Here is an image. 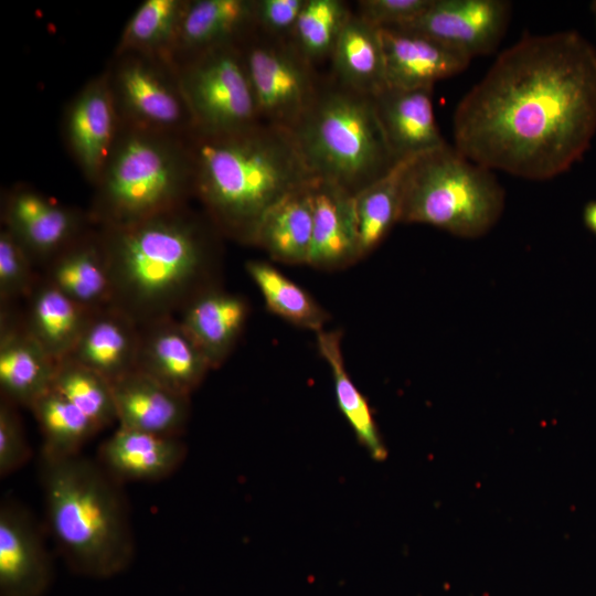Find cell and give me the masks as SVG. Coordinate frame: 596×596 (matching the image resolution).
<instances>
[{"instance_id": "5", "label": "cell", "mask_w": 596, "mask_h": 596, "mask_svg": "<svg viewBox=\"0 0 596 596\" xmlns=\"http://www.w3.org/2000/svg\"><path fill=\"white\" fill-rule=\"evenodd\" d=\"M94 185L88 215L98 227L139 222L187 206L193 172L184 137L119 125Z\"/></svg>"}, {"instance_id": "32", "label": "cell", "mask_w": 596, "mask_h": 596, "mask_svg": "<svg viewBox=\"0 0 596 596\" xmlns=\"http://www.w3.org/2000/svg\"><path fill=\"white\" fill-rule=\"evenodd\" d=\"M185 0H145L123 29L115 55L138 53L172 61Z\"/></svg>"}, {"instance_id": "22", "label": "cell", "mask_w": 596, "mask_h": 596, "mask_svg": "<svg viewBox=\"0 0 596 596\" xmlns=\"http://www.w3.org/2000/svg\"><path fill=\"white\" fill-rule=\"evenodd\" d=\"M313 203L312 238L308 264L317 268H340L362 257L353 195L321 179L311 181Z\"/></svg>"}, {"instance_id": "24", "label": "cell", "mask_w": 596, "mask_h": 596, "mask_svg": "<svg viewBox=\"0 0 596 596\" xmlns=\"http://www.w3.org/2000/svg\"><path fill=\"white\" fill-rule=\"evenodd\" d=\"M42 277L91 311L110 306V283L98 228L93 225L44 267Z\"/></svg>"}, {"instance_id": "11", "label": "cell", "mask_w": 596, "mask_h": 596, "mask_svg": "<svg viewBox=\"0 0 596 596\" xmlns=\"http://www.w3.org/2000/svg\"><path fill=\"white\" fill-rule=\"evenodd\" d=\"M2 226L44 267L93 223L88 212L64 205L29 185H17L2 199Z\"/></svg>"}, {"instance_id": "20", "label": "cell", "mask_w": 596, "mask_h": 596, "mask_svg": "<svg viewBox=\"0 0 596 596\" xmlns=\"http://www.w3.org/2000/svg\"><path fill=\"white\" fill-rule=\"evenodd\" d=\"M178 436L119 427L99 446V465L119 483L159 481L171 476L187 457Z\"/></svg>"}, {"instance_id": "12", "label": "cell", "mask_w": 596, "mask_h": 596, "mask_svg": "<svg viewBox=\"0 0 596 596\" xmlns=\"http://www.w3.org/2000/svg\"><path fill=\"white\" fill-rule=\"evenodd\" d=\"M507 0H433L408 28L422 32L469 60L493 53L511 17Z\"/></svg>"}, {"instance_id": "40", "label": "cell", "mask_w": 596, "mask_h": 596, "mask_svg": "<svg viewBox=\"0 0 596 596\" xmlns=\"http://www.w3.org/2000/svg\"><path fill=\"white\" fill-rule=\"evenodd\" d=\"M582 216L586 228L596 236V200L585 204Z\"/></svg>"}, {"instance_id": "29", "label": "cell", "mask_w": 596, "mask_h": 596, "mask_svg": "<svg viewBox=\"0 0 596 596\" xmlns=\"http://www.w3.org/2000/svg\"><path fill=\"white\" fill-rule=\"evenodd\" d=\"M318 350L333 379L337 404L360 444L376 460L386 457V449L368 401L349 376L341 348L340 331L316 332Z\"/></svg>"}, {"instance_id": "34", "label": "cell", "mask_w": 596, "mask_h": 596, "mask_svg": "<svg viewBox=\"0 0 596 596\" xmlns=\"http://www.w3.org/2000/svg\"><path fill=\"white\" fill-rule=\"evenodd\" d=\"M351 14L345 1L306 0L289 40L315 66L323 60H330Z\"/></svg>"}, {"instance_id": "38", "label": "cell", "mask_w": 596, "mask_h": 596, "mask_svg": "<svg viewBox=\"0 0 596 596\" xmlns=\"http://www.w3.org/2000/svg\"><path fill=\"white\" fill-rule=\"evenodd\" d=\"M433 0H361L358 14L377 29H404L413 24Z\"/></svg>"}, {"instance_id": "8", "label": "cell", "mask_w": 596, "mask_h": 596, "mask_svg": "<svg viewBox=\"0 0 596 596\" xmlns=\"http://www.w3.org/2000/svg\"><path fill=\"white\" fill-rule=\"evenodd\" d=\"M174 64L194 130L221 134L260 121L243 43L216 46Z\"/></svg>"}, {"instance_id": "13", "label": "cell", "mask_w": 596, "mask_h": 596, "mask_svg": "<svg viewBox=\"0 0 596 596\" xmlns=\"http://www.w3.org/2000/svg\"><path fill=\"white\" fill-rule=\"evenodd\" d=\"M63 121L67 148L86 180L94 184L119 129L106 70L77 92L66 108Z\"/></svg>"}, {"instance_id": "39", "label": "cell", "mask_w": 596, "mask_h": 596, "mask_svg": "<svg viewBox=\"0 0 596 596\" xmlns=\"http://www.w3.org/2000/svg\"><path fill=\"white\" fill-rule=\"evenodd\" d=\"M306 0H255L256 28L263 33L289 39Z\"/></svg>"}, {"instance_id": "3", "label": "cell", "mask_w": 596, "mask_h": 596, "mask_svg": "<svg viewBox=\"0 0 596 596\" xmlns=\"http://www.w3.org/2000/svg\"><path fill=\"white\" fill-rule=\"evenodd\" d=\"M110 306L139 327L174 317L210 284L212 245L187 206L139 222L98 227Z\"/></svg>"}, {"instance_id": "1", "label": "cell", "mask_w": 596, "mask_h": 596, "mask_svg": "<svg viewBox=\"0 0 596 596\" xmlns=\"http://www.w3.org/2000/svg\"><path fill=\"white\" fill-rule=\"evenodd\" d=\"M454 147L535 181L566 172L596 134V47L574 30L525 35L458 103Z\"/></svg>"}, {"instance_id": "4", "label": "cell", "mask_w": 596, "mask_h": 596, "mask_svg": "<svg viewBox=\"0 0 596 596\" xmlns=\"http://www.w3.org/2000/svg\"><path fill=\"white\" fill-rule=\"evenodd\" d=\"M40 461L47 529L67 564L92 577L124 571L135 541L121 483L81 454Z\"/></svg>"}, {"instance_id": "30", "label": "cell", "mask_w": 596, "mask_h": 596, "mask_svg": "<svg viewBox=\"0 0 596 596\" xmlns=\"http://www.w3.org/2000/svg\"><path fill=\"white\" fill-rule=\"evenodd\" d=\"M409 160L397 161L386 174L353 196L362 257L372 252L398 223L403 180Z\"/></svg>"}, {"instance_id": "28", "label": "cell", "mask_w": 596, "mask_h": 596, "mask_svg": "<svg viewBox=\"0 0 596 596\" xmlns=\"http://www.w3.org/2000/svg\"><path fill=\"white\" fill-rule=\"evenodd\" d=\"M332 79L374 96L387 86L380 30L355 12L347 21L330 57Z\"/></svg>"}, {"instance_id": "10", "label": "cell", "mask_w": 596, "mask_h": 596, "mask_svg": "<svg viewBox=\"0 0 596 596\" xmlns=\"http://www.w3.org/2000/svg\"><path fill=\"white\" fill-rule=\"evenodd\" d=\"M259 120L290 132L313 103L321 82L289 39L253 33L243 42Z\"/></svg>"}, {"instance_id": "23", "label": "cell", "mask_w": 596, "mask_h": 596, "mask_svg": "<svg viewBox=\"0 0 596 596\" xmlns=\"http://www.w3.org/2000/svg\"><path fill=\"white\" fill-rule=\"evenodd\" d=\"M140 327L109 306L93 312L67 358L110 383L136 370Z\"/></svg>"}, {"instance_id": "35", "label": "cell", "mask_w": 596, "mask_h": 596, "mask_svg": "<svg viewBox=\"0 0 596 596\" xmlns=\"http://www.w3.org/2000/svg\"><path fill=\"white\" fill-rule=\"evenodd\" d=\"M52 389L63 395L100 429L117 422L111 383L72 360L57 362Z\"/></svg>"}, {"instance_id": "25", "label": "cell", "mask_w": 596, "mask_h": 596, "mask_svg": "<svg viewBox=\"0 0 596 596\" xmlns=\"http://www.w3.org/2000/svg\"><path fill=\"white\" fill-rule=\"evenodd\" d=\"M179 313V321L199 345L211 369H216L234 349L248 308L242 297L213 286L196 295Z\"/></svg>"}, {"instance_id": "27", "label": "cell", "mask_w": 596, "mask_h": 596, "mask_svg": "<svg viewBox=\"0 0 596 596\" xmlns=\"http://www.w3.org/2000/svg\"><path fill=\"white\" fill-rule=\"evenodd\" d=\"M311 181L275 203L262 217L253 243L274 259L286 264H308L313 203Z\"/></svg>"}, {"instance_id": "37", "label": "cell", "mask_w": 596, "mask_h": 596, "mask_svg": "<svg viewBox=\"0 0 596 596\" xmlns=\"http://www.w3.org/2000/svg\"><path fill=\"white\" fill-rule=\"evenodd\" d=\"M31 457L17 406L0 400V476L4 478L22 468Z\"/></svg>"}, {"instance_id": "6", "label": "cell", "mask_w": 596, "mask_h": 596, "mask_svg": "<svg viewBox=\"0 0 596 596\" xmlns=\"http://www.w3.org/2000/svg\"><path fill=\"white\" fill-rule=\"evenodd\" d=\"M315 179L351 195L379 180L395 164L373 96L321 82L308 111L290 131Z\"/></svg>"}, {"instance_id": "9", "label": "cell", "mask_w": 596, "mask_h": 596, "mask_svg": "<svg viewBox=\"0 0 596 596\" xmlns=\"http://www.w3.org/2000/svg\"><path fill=\"white\" fill-rule=\"evenodd\" d=\"M106 71L119 125L180 137L193 129L173 62L125 53Z\"/></svg>"}, {"instance_id": "33", "label": "cell", "mask_w": 596, "mask_h": 596, "mask_svg": "<svg viewBox=\"0 0 596 596\" xmlns=\"http://www.w3.org/2000/svg\"><path fill=\"white\" fill-rule=\"evenodd\" d=\"M245 268L273 313L298 327L322 330L328 313L304 288L268 263L249 260Z\"/></svg>"}, {"instance_id": "7", "label": "cell", "mask_w": 596, "mask_h": 596, "mask_svg": "<svg viewBox=\"0 0 596 596\" xmlns=\"http://www.w3.org/2000/svg\"><path fill=\"white\" fill-rule=\"evenodd\" d=\"M503 207L504 191L494 171L445 143L409 160L398 223L477 238L496 225Z\"/></svg>"}, {"instance_id": "41", "label": "cell", "mask_w": 596, "mask_h": 596, "mask_svg": "<svg viewBox=\"0 0 596 596\" xmlns=\"http://www.w3.org/2000/svg\"><path fill=\"white\" fill-rule=\"evenodd\" d=\"M590 11H592V14H593V18H594V21H595V25H596V0L592 1V3H590Z\"/></svg>"}, {"instance_id": "16", "label": "cell", "mask_w": 596, "mask_h": 596, "mask_svg": "<svg viewBox=\"0 0 596 596\" xmlns=\"http://www.w3.org/2000/svg\"><path fill=\"white\" fill-rule=\"evenodd\" d=\"M136 370L190 396L211 366L179 319L169 317L140 326Z\"/></svg>"}, {"instance_id": "19", "label": "cell", "mask_w": 596, "mask_h": 596, "mask_svg": "<svg viewBox=\"0 0 596 596\" xmlns=\"http://www.w3.org/2000/svg\"><path fill=\"white\" fill-rule=\"evenodd\" d=\"M373 100L396 161L413 159L446 143L436 124L433 88L386 86Z\"/></svg>"}, {"instance_id": "31", "label": "cell", "mask_w": 596, "mask_h": 596, "mask_svg": "<svg viewBox=\"0 0 596 596\" xmlns=\"http://www.w3.org/2000/svg\"><path fill=\"white\" fill-rule=\"evenodd\" d=\"M43 444L41 456L65 458L81 454L100 427L63 395L51 389L30 407Z\"/></svg>"}, {"instance_id": "26", "label": "cell", "mask_w": 596, "mask_h": 596, "mask_svg": "<svg viewBox=\"0 0 596 596\" xmlns=\"http://www.w3.org/2000/svg\"><path fill=\"white\" fill-rule=\"evenodd\" d=\"M24 324L47 354L60 362L68 356L91 316L40 275L25 299Z\"/></svg>"}, {"instance_id": "14", "label": "cell", "mask_w": 596, "mask_h": 596, "mask_svg": "<svg viewBox=\"0 0 596 596\" xmlns=\"http://www.w3.org/2000/svg\"><path fill=\"white\" fill-rule=\"evenodd\" d=\"M52 577L51 560L31 513L13 500L0 507L1 596H42Z\"/></svg>"}, {"instance_id": "2", "label": "cell", "mask_w": 596, "mask_h": 596, "mask_svg": "<svg viewBox=\"0 0 596 596\" xmlns=\"http://www.w3.org/2000/svg\"><path fill=\"white\" fill-rule=\"evenodd\" d=\"M193 195L222 233L253 243L264 214L315 178L290 132L265 123L234 131L184 136Z\"/></svg>"}, {"instance_id": "15", "label": "cell", "mask_w": 596, "mask_h": 596, "mask_svg": "<svg viewBox=\"0 0 596 596\" xmlns=\"http://www.w3.org/2000/svg\"><path fill=\"white\" fill-rule=\"evenodd\" d=\"M57 362L26 329L13 306L0 307V390L13 405L30 408L52 389Z\"/></svg>"}, {"instance_id": "18", "label": "cell", "mask_w": 596, "mask_h": 596, "mask_svg": "<svg viewBox=\"0 0 596 596\" xmlns=\"http://www.w3.org/2000/svg\"><path fill=\"white\" fill-rule=\"evenodd\" d=\"M119 427L181 437L190 417V396L134 370L111 383Z\"/></svg>"}, {"instance_id": "21", "label": "cell", "mask_w": 596, "mask_h": 596, "mask_svg": "<svg viewBox=\"0 0 596 596\" xmlns=\"http://www.w3.org/2000/svg\"><path fill=\"white\" fill-rule=\"evenodd\" d=\"M256 29L255 0H185L172 61L177 63L216 46L243 43Z\"/></svg>"}, {"instance_id": "17", "label": "cell", "mask_w": 596, "mask_h": 596, "mask_svg": "<svg viewBox=\"0 0 596 596\" xmlns=\"http://www.w3.org/2000/svg\"><path fill=\"white\" fill-rule=\"evenodd\" d=\"M386 84L396 88H433L464 72L471 60L413 29H379Z\"/></svg>"}, {"instance_id": "36", "label": "cell", "mask_w": 596, "mask_h": 596, "mask_svg": "<svg viewBox=\"0 0 596 596\" xmlns=\"http://www.w3.org/2000/svg\"><path fill=\"white\" fill-rule=\"evenodd\" d=\"M18 240L2 226L0 231V305L14 306L26 299L40 275Z\"/></svg>"}]
</instances>
